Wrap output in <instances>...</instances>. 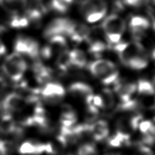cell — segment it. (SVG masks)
Masks as SVG:
<instances>
[{"instance_id": "1", "label": "cell", "mask_w": 155, "mask_h": 155, "mask_svg": "<svg viewBox=\"0 0 155 155\" xmlns=\"http://www.w3.org/2000/svg\"><path fill=\"white\" fill-rule=\"evenodd\" d=\"M113 49L117 52L121 63L132 70H140L148 65L147 55L143 46L138 41L131 43L118 41Z\"/></svg>"}, {"instance_id": "2", "label": "cell", "mask_w": 155, "mask_h": 155, "mask_svg": "<svg viewBox=\"0 0 155 155\" xmlns=\"http://www.w3.org/2000/svg\"><path fill=\"white\" fill-rule=\"evenodd\" d=\"M90 72L105 85L114 84L118 80L116 65L108 60L98 59L88 65Z\"/></svg>"}, {"instance_id": "3", "label": "cell", "mask_w": 155, "mask_h": 155, "mask_svg": "<svg viewBox=\"0 0 155 155\" xmlns=\"http://www.w3.org/2000/svg\"><path fill=\"white\" fill-rule=\"evenodd\" d=\"M102 29L109 44H115L120 41L126 28L125 22L117 15H111L102 23Z\"/></svg>"}, {"instance_id": "4", "label": "cell", "mask_w": 155, "mask_h": 155, "mask_svg": "<svg viewBox=\"0 0 155 155\" xmlns=\"http://www.w3.org/2000/svg\"><path fill=\"white\" fill-rule=\"evenodd\" d=\"M2 68L11 80L18 82L23 78L27 69V64L21 54L15 52L5 59Z\"/></svg>"}, {"instance_id": "5", "label": "cell", "mask_w": 155, "mask_h": 155, "mask_svg": "<svg viewBox=\"0 0 155 155\" xmlns=\"http://www.w3.org/2000/svg\"><path fill=\"white\" fill-rule=\"evenodd\" d=\"M80 9L88 22L95 23L106 15L107 4L105 0H86L80 5Z\"/></svg>"}, {"instance_id": "6", "label": "cell", "mask_w": 155, "mask_h": 155, "mask_svg": "<svg viewBox=\"0 0 155 155\" xmlns=\"http://www.w3.org/2000/svg\"><path fill=\"white\" fill-rule=\"evenodd\" d=\"M15 52L27 56L34 61L40 57V46L37 41L25 36H19L15 43Z\"/></svg>"}, {"instance_id": "7", "label": "cell", "mask_w": 155, "mask_h": 155, "mask_svg": "<svg viewBox=\"0 0 155 155\" xmlns=\"http://www.w3.org/2000/svg\"><path fill=\"white\" fill-rule=\"evenodd\" d=\"M40 95L46 104L54 106L63 100L65 95V88L57 82H48L40 89Z\"/></svg>"}, {"instance_id": "8", "label": "cell", "mask_w": 155, "mask_h": 155, "mask_svg": "<svg viewBox=\"0 0 155 155\" xmlns=\"http://www.w3.org/2000/svg\"><path fill=\"white\" fill-rule=\"evenodd\" d=\"M74 23L75 21L65 18L54 19L44 29V37L49 38L56 35H67L68 36Z\"/></svg>"}, {"instance_id": "9", "label": "cell", "mask_w": 155, "mask_h": 155, "mask_svg": "<svg viewBox=\"0 0 155 155\" xmlns=\"http://www.w3.org/2000/svg\"><path fill=\"white\" fill-rule=\"evenodd\" d=\"M19 152L23 155H40L43 153L54 154V150L50 143H43L35 141H27L22 143Z\"/></svg>"}, {"instance_id": "10", "label": "cell", "mask_w": 155, "mask_h": 155, "mask_svg": "<svg viewBox=\"0 0 155 155\" xmlns=\"http://www.w3.org/2000/svg\"><path fill=\"white\" fill-rule=\"evenodd\" d=\"M27 104L25 99L21 94L12 93L4 99L2 107L6 113L20 112L24 109Z\"/></svg>"}, {"instance_id": "11", "label": "cell", "mask_w": 155, "mask_h": 155, "mask_svg": "<svg viewBox=\"0 0 155 155\" xmlns=\"http://www.w3.org/2000/svg\"><path fill=\"white\" fill-rule=\"evenodd\" d=\"M150 23L147 18L141 16H134L131 18L129 27L133 36L136 40L143 37L145 31L150 27Z\"/></svg>"}, {"instance_id": "12", "label": "cell", "mask_w": 155, "mask_h": 155, "mask_svg": "<svg viewBox=\"0 0 155 155\" xmlns=\"http://www.w3.org/2000/svg\"><path fill=\"white\" fill-rule=\"evenodd\" d=\"M114 85V90L120 98V102L131 100L137 90V84L134 82H123L118 80Z\"/></svg>"}, {"instance_id": "13", "label": "cell", "mask_w": 155, "mask_h": 155, "mask_svg": "<svg viewBox=\"0 0 155 155\" xmlns=\"http://www.w3.org/2000/svg\"><path fill=\"white\" fill-rule=\"evenodd\" d=\"M89 134L97 142L105 140L109 135L108 124L104 120L89 123Z\"/></svg>"}, {"instance_id": "14", "label": "cell", "mask_w": 155, "mask_h": 155, "mask_svg": "<svg viewBox=\"0 0 155 155\" xmlns=\"http://www.w3.org/2000/svg\"><path fill=\"white\" fill-rule=\"evenodd\" d=\"M70 95L75 97L83 99L85 100L88 96L93 95V89L89 85L84 82H74L68 88Z\"/></svg>"}, {"instance_id": "15", "label": "cell", "mask_w": 155, "mask_h": 155, "mask_svg": "<svg viewBox=\"0 0 155 155\" xmlns=\"http://www.w3.org/2000/svg\"><path fill=\"white\" fill-rule=\"evenodd\" d=\"M0 133L2 134L8 135L16 133V134L21 135V130L18 128L15 120L10 113L4 114L0 120Z\"/></svg>"}, {"instance_id": "16", "label": "cell", "mask_w": 155, "mask_h": 155, "mask_svg": "<svg viewBox=\"0 0 155 155\" xmlns=\"http://www.w3.org/2000/svg\"><path fill=\"white\" fill-rule=\"evenodd\" d=\"M78 120L74 110L69 105H65L61 112L60 124L63 127H70L76 124Z\"/></svg>"}, {"instance_id": "17", "label": "cell", "mask_w": 155, "mask_h": 155, "mask_svg": "<svg viewBox=\"0 0 155 155\" xmlns=\"http://www.w3.org/2000/svg\"><path fill=\"white\" fill-rule=\"evenodd\" d=\"M0 5L12 15H18L25 10L27 0H0Z\"/></svg>"}, {"instance_id": "18", "label": "cell", "mask_w": 155, "mask_h": 155, "mask_svg": "<svg viewBox=\"0 0 155 155\" xmlns=\"http://www.w3.org/2000/svg\"><path fill=\"white\" fill-rule=\"evenodd\" d=\"M32 69L35 79L40 84L48 82L52 78V71L38 61H35Z\"/></svg>"}, {"instance_id": "19", "label": "cell", "mask_w": 155, "mask_h": 155, "mask_svg": "<svg viewBox=\"0 0 155 155\" xmlns=\"http://www.w3.org/2000/svg\"><path fill=\"white\" fill-rule=\"evenodd\" d=\"M71 67L78 69L84 68L87 63V57L81 50L75 49L69 52Z\"/></svg>"}, {"instance_id": "20", "label": "cell", "mask_w": 155, "mask_h": 155, "mask_svg": "<svg viewBox=\"0 0 155 155\" xmlns=\"http://www.w3.org/2000/svg\"><path fill=\"white\" fill-rule=\"evenodd\" d=\"M131 142L130 134L116 131V134L107 139V143L110 146L114 148L121 147L123 146H128Z\"/></svg>"}, {"instance_id": "21", "label": "cell", "mask_w": 155, "mask_h": 155, "mask_svg": "<svg viewBox=\"0 0 155 155\" xmlns=\"http://www.w3.org/2000/svg\"><path fill=\"white\" fill-rule=\"evenodd\" d=\"M137 89L138 93L143 97H150L154 94V84L145 79H141L138 81Z\"/></svg>"}, {"instance_id": "22", "label": "cell", "mask_w": 155, "mask_h": 155, "mask_svg": "<svg viewBox=\"0 0 155 155\" xmlns=\"http://www.w3.org/2000/svg\"><path fill=\"white\" fill-rule=\"evenodd\" d=\"M103 107L102 108L105 110L112 109L115 104V97L112 91L109 88H105L102 91V93L100 95Z\"/></svg>"}, {"instance_id": "23", "label": "cell", "mask_w": 155, "mask_h": 155, "mask_svg": "<svg viewBox=\"0 0 155 155\" xmlns=\"http://www.w3.org/2000/svg\"><path fill=\"white\" fill-rule=\"evenodd\" d=\"M29 21L26 16L18 15H12V18L10 21V25L14 28H23L29 25Z\"/></svg>"}, {"instance_id": "24", "label": "cell", "mask_w": 155, "mask_h": 155, "mask_svg": "<svg viewBox=\"0 0 155 155\" xmlns=\"http://www.w3.org/2000/svg\"><path fill=\"white\" fill-rule=\"evenodd\" d=\"M69 5L65 0H50L48 8L59 13H65L68 10Z\"/></svg>"}, {"instance_id": "25", "label": "cell", "mask_w": 155, "mask_h": 155, "mask_svg": "<svg viewBox=\"0 0 155 155\" xmlns=\"http://www.w3.org/2000/svg\"><path fill=\"white\" fill-rule=\"evenodd\" d=\"M78 155H99L96 146L93 143H87L80 146L77 151Z\"/></svg>"}, {"instance_id": "26", "label": "cell", "mask_w": 155, "mask_h": 155, "mask_svg": "<svg viewBox=\"0 0 155 155\" xmlns=\"http://www.w3.org/2000/svg\"><path fill=\"white\" fill-rule=\"evenodd\" d=\"M138 128L142 134L154 135V126L153 122L150 120L141 121Z\"/></svg>"}, {"instance_id": "27", "label": "cell", "mask_w": 155, "mask_h": 155, "mask_svg": "<svg viewBox=\"0 0 155 155\" xmlns=\"http://www.w3.org/2000/svg\"><path fill=\"white\" fill-rule=\"evenodd\" d=\"M122 3L124 5H127L129 6L138 8L147 4L148 0H121Z\"/></svg>"}, {"instance_id": "28", "label": "cell", "mask_w": 155, "mask_h": 155, "mask_svg": "<svg viewBox=\"0 0 155 155\" xmlns=\"http://www.w3.org/2000/svg\"><path fill=\"white\" fill-rule=\"evenodd\" d=\"M104 155H122V154L120 153H117V152H110V153H106Z\"/></svg>"}, {"instance_id": "29", "label": "cell", "mask_w": 155, "mask_h": 155, "mask_svg": "<svg viewBox=\"0 0 155 155\" xmlns=\"http://www.w3.org/2000/svg\"><path fill=\"white\" fill-rule=\"evenodd\" d=\"M121 2V0H114V4H116V3H118V2Z\"/></svg>"}, {"instance_id": "30", "label": "cell", "mask_w": 155, "mask_h": 155, "mask_svg": "<svg viewBox=\"0 0 155 155\" xmlns=\"http://www.w3.org/2000/svg\"><path fill=\"white\" fill-rule=\"evenodd\" d=\"M0 153H1V152H0Z\"/></svg>"}]
</instances>
